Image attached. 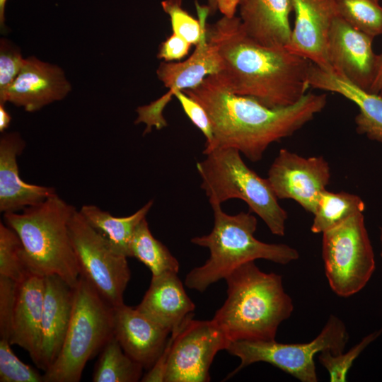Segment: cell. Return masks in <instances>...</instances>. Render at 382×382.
I'll list each match as a JSON object with an SVG mask.
<instances>
[{"mask_svg":"<svg viewBox=\"0 0 382 382\" xmlns=\"http://www.w3.org/2000/svg\"><path fill=\"white\" fill-rule=\"evenodd\" d=\"M240 21L246 35L267 47L283 48L289 43L291 0H241Z\"/></svg>","mask_w":382,"mask_h":382,"instance_id":"obj_22","label":"cell"},{"mask_svg":"<svg viewBox=\"0 0 382 382\" xmlns=\"http://www.w3.org/2000/svg\"><path fill=\"white\" fill-rule=\"evenodd\" d=\"M74 287L57 275L45 277L42 344L38 369L45 371L62 349L72 314Z\"/></svg>","mask_w":382,"mask_h":382,"instance_id":"obj_19","label":"cell"},{"mask_svg":"<svg viewBox=\"0 0 382 382\" xmlns=\"http://www.w3.org/2000/svg\"><path fill=\"white\" fill-rule=\"evenodd\" d=\"M382 90V53L379 54V64L377 76L372 85L370 93L378 94Z\"/></svg>","mask_w":382,"mask_h":382,"instance_id":"obj_38","label":"cell"},{"mask_svg":"<svg viewBox=\"0 0 382 382\" xmlns=\"http://www.w3.org/2000/svg\"><path fill=\"white\" fill-rule=\"evenodd\" d=\"M11 116L4 108V104L0 103V131L4 132L10 125Z\"/></svg>","mask_w":382,"mask_h":382,"instance_id":"obj_39","label":"cell"},{"mask_svg":"<svg viewBox=\"0 0 382 382\" xmlns=\"http://www.w3.org/2000/svg\"><path fill=\"white\" fill-rule=\"evenodd\" d=\"M349 339L345 323L330 316L319 335L306 343L284 344L274 340H238L226 350L240 359V364L226 378L257 362L269 363L302 382H317L314 357L323 350L333 354L344 351Z\"/></svg>","mask_w":382,"mask_h":382,"instance_id":"obj_8","label":"cell"},{"mask_svg":"<svg viewBox=\"0 0 382 382\" xmlns=\"http://www.w3.org/2000/svg\"><path fill=\"white\" fill-rule=\"evenodd\" d=\"M11 346L8 342L0 341V381L43 382V374L20 360Z\"/></svg>","mask_w":382,"mask_h":382,"instance_id":"obj_32","label":"cell"},{"mask_svg":"<svg viewBox=\"0 0 382 382\" xmlns=\"http://www.w3.org/2000/svg\"><path fill=\"white\" fill-rule=\"evenodd\" d=\"M114 307L80 276L62 349L44 371L43 382H79L86 363L114 335Z\"/></svg>","mask_w":382,"mask_h":382,"instance_id":"obj_7","label":"cell"},{"mask_svg":"<svg viewBox=\"0 0 382 382\" xmlns=\"http://www.w3.org/2000/svg\"><path fill=\"white\" fill-rule=\"evenodd\" d=\"M205 155L196 166L202 179L201 187L210 204L221 205L230 199H242L272 233L283 236L287 213L279 204L267 178L248 168L236 149H216Z\"/></svg>","mask_w":382,"mask_h":382,"instance_id":"obj_6","label":"cell"},{"mask_svg":"<svg viewBox=\"0 0 382 382\" xmlns=\"http://www.w3.org/2000/svg\"><path fill=\"white\" fill-rule=\"evenodd\" d=\"M183 92L204 108L211 121L213 141L203 154L233 148L253 162L260 161L272 143L291 136L312 120L327 104L325 94L308 93L292 105L270 108L231 93L215 74Z\"/></svg>","mask_w":382,"mask_h":382,"instance_id":"obj_2","label":"cell"},{"mask_svg":"<svg viewBox=\"0 0 382 382\" xmlns=\"http://www.w3.org/2000/svg\"><path fill=\"white\" fill-rule=\"evenodd\" d=\"M322 257L329 285L337 296H351L366 285L376 265L363 212L323 233Z\"/></svg>","mask_w":382,"mask_h":382,"instance_id":"obj_9","label":"cell"},{"mask_svg":"<svg viewBox=\"0 0 382 382\" xmlns=\"http://www.w3.org/2000/svg\"><path fill=\"white\" fill-rule=\"evenodd\" d=\"M295 21L286 49L332 71L328 57L330 30L337 16L333 0H291Z\"/></svg>","mask_w":382,"mask_h":382,"instance_id":"obj_16","label":"cell"},{"mask_svg":"<svg viewBox=\"0 0 382 382\" xmlns=\"http://www.w3.org/2000/svg\"><path fill=\"white\" fill-rule=\"evenodd\" d=\"M337 16L374 38L382 34V6L379 0H333Z\"/></svg>","mask_w":382,"mask_h":382,"instance_id":"obj_28","label":"cell"},{"mask_svg":"<svg viewBox=\"0 0 382 382\" xmlns=\"http://www.w3.org/2000/svg\"><path fill=\"white\" fill-rule=\"evenodd\" d=\"M382 97V90L378 93Z\"/></svg>","mask_w":382,"mask_h":382,"instance_id":"obj_42","label":"cell"},{"mask_svg":"<svg viewBox=\"0 0 382 382\" xmlns=\"http://www.w3.org/2000/svg\"><path fill=\"white\" fill-rule=\"evenodd\" d=\"M7 0H0V27L1 31L6 33L5 31V6Z\"/></svg>","mask_w":382,"mask_h":382,"instance_id":"obj_40","label":"cell"},{"mask_svg":"<svg viewBox=\"0 0 382 382\" xmlns=\"http://www.w3.org/2000/svg\"><path fill=\"white\" fill-rule=\"evenodd\" d=\"M17 284L0 275V341L10 342Z\"/></svg>","mask_w":382,"mask_h":382,"instance_id":"obj_34","label":"cell"},{"mask_svg":"<svg viewBox=\"0 0 382 382\" xmlns=\"http://www.w3.org/2000/svg\"><path fill=\"white\" fill-rule=\"evenodd\" d=\"M310 87L340 94L359 108L354 121L357 132L382 143V97L364 91L333 72L311 64L308 76Z\"/></svg>","mask_w":382,"mask_h":382,"instance_id":"obj_23","label":"cell"},{"mask_svg":"<svg viewBox=\"0 0 382 382\" xmlns=\"http://www.w3.org/2000/svg\"><path fill=\"white\" fill-rule=\"evenodd\" d=\"M69 230L80 276L112 307L124 303V292L131 277L127 257L115 250L79 210L71 216Z\"/></svg>","mask_w":382,"mask_h":382,"instance_id":"obj_10","label":"cell"},{"mask_svg":"<svg viewBox=\"0 0 382 382\" xmlns=\"http://www.w3.org/2000/svg\"><path fill=\"white\" fill-rule=\"evenodd\" d=\"M71 91L63 69L32 56L24 59L14 81L0 93V103L8 102L30 112L62 100Z\"/></svg>","mask_w":382,"mask_h":382,"instance_id":"obj_15","label":"cell"},{"mask_svg":"<svg viewBox=\"0 0 382 382\" xmlns=\"http://www.w3.org/2000/svg\"><path fill=\"white\" fill-rule=\"evenodd\" d=\"M152 205L153 200H150L134 214L123 217L113 216L93 204H84L79 212L115 250L128 257H131L130 244L134 230L146 218Z\"/></svg>","mask_w":382,"mask_h":382,"instance_id":"obj_24","label":"cell"},{"mask_svg":"<svg viewBox=\"0 0 382 382\" xmlns=\"http://www.w3.org/2000/svg\"><path fill=\"white\" fill-rule=\"evenodd\" d=\"M174 96L178 100L185 113L206 138L205 148L213 141V131L210 119L204 108L183 91H177Z\"/></svg>","mask_w":382,"mask_h":382,"instance_id":"obj_35","label":"cell"},{"mask_svg":"<svg viewBox=\"0 0 382 382\" xmlns=\"http://www.w3.org/2000/svg\"><path fill=\"white\" fill-rule=\"evenodd\" d=\"M25 141L16 132H3L0 138V212H18L57 194L52 187L30 184L20 177L17 157Z\"/></svg>","mask_w":382,"mask_h":382,"instance_id":"obj_18","label":"cell"},{"mask_svg":"<svg viewBox=\"0 0 382 382\" xmlns=\"http://www.w3.org/2000/svg\"><path fill=\"white\" fill-rule=\"evenodd\" d=\"M207 25L206 23L204 25L201 39L195 45L196 48L187 59L180 62L164 61L157 69L158 78L169 91L149 105L137 108L138 115L134 123L146 124L144 135L151 132L153 127L161 129L168 125L163 112L177 91L195 88L207 76L219 72V59L207 41Z\"/></svg>","mask_w":382,"mask_h":382,"instance_id":"obj_12","label":"cell"},{"mask_svg":"<svg viewBox=\"0 0 382 382\" xmlns=\"http://www.w3.org/2000/svg\"><path fill=\"white\" fill-rule=\"evenodd\" d=\"M330 179V166L323 156L305 158L285 149L279 151L267 177L278 199H293L313 214Z\"/></svg>","mask_w":382,"mask_h":382,"instance_id":"obj_13","label":"cell"},{"mask_svg":"<svg viewBox=\"0 0 382 382\" xmlns=\"http://www.w3.org/2000/svg\"><path fill=\"white\" fill-rule=\"evenodd\" d=\"M381 334L382 328L364 337L359 342L347 352L343 351L337 354H333L330 350L326 349L318 353L319 362L328 371L330 375V381H346L348 371L354 361L365 348Z\"/></svg>","mask_w":382,"mask_h":382,"instance_id":"obj_31","label":"cell"},{"mask_svg":"<svg viewBox=\"0 0 382 382\" xmlns=\"http://www.w3.org/2000/svg\"><path fill=\"white\" fill-rule=\"evenodd\" d=\"M183 0H163V10L170 20L173 33L181 37L191 45H196L200 40L203 28L210 14L207 6H201L195 1L198 18H195L182 7Z\"/></svg>","mask_w":382,"mask_h":382,"instance_id":"obj_30","label":"cell"},{"mask_svg":"<svg viewBox=\"0 0 382 382\" xmlns=\"http://www.w3.org/2000/svg\"><path fill=\"white\" fill-rule=\"evenodd\" d=\"M178 274L152 276L148 290L136 307L170 332L192 319L195 308Z\"/></svg>","mask_w":382,"mask_h":382,"instance_id":"obj_21","label":"cell"},{"mask_svg":"<svg viewBox=\"0 0 382 382\" xmlns=\"http://www.w3.org/2000/svg\"><path fill=\"white\" fill-rule=\"evenodd\" d=\"M33 274L26 263L23 247L18 234L4 222H0V275L16 284Z\"/></svg>","mask_w":382,"mask_h":382,"instance_id":"obj_29","label":"cell"},{"mask_svg":"<svg viewBox=\"0 0 382 382\" xmlns=\"http://www.w3.org/2000/svg\"><path fill=\"white\" fill-rule=\"evenodd\" d=\"M114 310L115 337L129 357L150 369L163 353L170 331L136 307L122 303Z\"/></svg>","mask_w":382,"mask_h":382,"instance_id":"obj_17","label":"cell"},{"mask_svg":"<svg viewBox=\"0 0 382 382\" xmlns=\"http://www.w3.org/2000/svg\"><path fill=\"white\" fill-rule=\"evenodd\" d=\"M144 368L122 349L113 335L100 351L93 373V382H137Z\"/></svg>","mask_w":382,"mask_h":382,"instance_id":"obj_27","label":"cell"},{"mask_svg":"<svg viewBox=\"0 0 382 382\" xmlns=\"http://www.w3.org/2000/svg\"><path fill=\"white\" fill-rule=\"evenodd\" d=\"M21 49L11 40H0V93L18 75L24 62Z\"/></svg>","mask_w":382,"mask_h":382,"instance_id":"obj_33","label":"cell"},{"mask_svg":"<svg viewBox=\"0 0 382 382\" xmlns=\"http://www.w3.org/2000/svg\"><path fill=\"white\" fill-rule=\"evenodd\" d=\"M173 335L163 382H207L215 355L230 341L212 320H187Z\"/></svg>","mask_w":382,"mask_h":382,"instance_id":"obj_11","label":"cell"},{"mask_svg":"<svg viewBox=\"0 0 382 382\" xmlns=\"http://www.w3.org/2000/svg\"><path fill=\"white\" fill-rule=\"evenodd\" d=\"M192 45L181 37L172 33L161 44L157 58L165 62L180 60L188 54Z\"/></svg>","mask_w":382,"mask_h":382,"instance_id":"obj_36","label":"cell"},{"mask_svg":"<svg viewBox=\"0 0 382 382\" xmlns=\"http://www.w3.org/2000/svg\"><path fill=\"white\" fill-rule=\"evenodd\" d=\"M207 38L219 62V81L231 93L270 108L292 105L310 87L311 62L286 47L261 45L244 32L239 17L223 16L207 25Z\"/></svg>","mask_w":382,"mask_h":382,"instance_id":"obj_1","label":"cell"},{"mask_svg":"<svg viewBox=\"0 0 382 382\" xmlns=\"http://www.w3.org/2000/svg\"><path fill=\"white\" fill-rule=\"evenodd\" d=\"M211 206L214 212L212 230L207 235L191 239L192 243L207 248L210 255L204 265L186 275L187 287L202 292L239 266L257 259L286 265L299 258V252L288 245L256 239L254 233L257 221L250 213L229 215L220 204Z\"/></svg>","mask_w":382,"mask_h":382,"instance_id":"obj_4","label":"cell"},{"mask_svg":"<svg viewBox=\"0 0 382 382\" xmlns=\"http://www.w3.org/2000/svg\"><path fill=\"white\" fill-rule=\"evenodd\" d=\"M227 298L212 319L231 342L274 340L279 325L293 311L281 275L245 263L225 279Z\"/></svg>","mask_w":382,"mask_h":382,"instance_id":"obj_3","label":"cell"},{"mask_svg":"<svg viewBox=\"0 0 382 382\" xmlns=\"http://www.w3.org/2000/svg\"><path fill=\"white\" fill-rule=\"evenodd\" d=\"M131 257L144 264L152 276L167 272L178 273L180 264L168 248L151 233L144 218L136 227L131 244Z\"/></svg>","mask_w":382,"mask_h":382,"instance_id":"obj_26","label":"cell"},{"mask_svg":"<svg viewBox=\"0 0 382 382\" xmlns=\"http://www.w3.org/2000/svg\"><path fill=\"white\" fill-rule=\"evenodd\" d=\"M379 238H380V241H381V257H382V228H381Z\"/></svg>","mask_w":382,"mask_h":382,"instance_id":"obj_41","label":"cell"},{"mask_svg":"<svg viewBox=\"0 0 382 382\" xmlns=\"http://www.w3.org/2000/svg\"><path fill=\"white\" fill-rule=\"evenodd\" d=\"M374 38L336 16L328 37V57L332 71L369 92L377 76L379 54Z\"/></svg>","mask_w":382,"mask_h":382,"instance_id":"obj_14","label":"cell"},{"mask_svg":"<svg viewBox=\"0 0 382 382\" xmlns=\"http://www.w3.org/2000/svg\"><path fill=\"white\" fill-rule=\"evenodd\" d=\"M241 0H207L210 13L219 11L224 16L233 17Z\"/></svg>","mask_w":382,"mask_h":382,"instance_id":"obj_37","label":"cell"},{"mask_svg":"<svg viewBox=\"0 0 382 382\" xmlns=\"http://www.w3.org/2000/svg\"><path fill=\"white\" fill-rule=\"evenodd\" d=\"M76 209L57 194L18 212L3 214L4 223L18 236L30 272L57 275L74 287L80 272L69 222Z\"/></svg>","mask_w":382,"mask_h":382,"instance_id":"obj_5","label":"cell"},{"mask_svg":"<svg viewBox=\"0 0 382 382\" xmlns=\"http://www.w3.org/2000/svg\"><path fill=\"white\" fill-rule=\"evenodd\" d=\"M364 209L365 204L358 195L325 190L320 195L311 230L314 233H323L364 212Z\"/></svg>","mask_w":382,"mask_h":382,"instance_id":"obj_25","label":"cell"},{"mask_svg":"<svg viewBox=\"0 0 382 382\" xmlns=\"http://www.w3.org/2000/svg\"><path fill=\"white\" fill-rule=\"evenodd\" d=\"M44 296L43 276L31 274L17 284L11 345L25 349L37 369L41 354Z\"/></svg>","mask_w":382,"mask_h":382,"instance_id":"obj_20","label":"cell"}]
</instances>
